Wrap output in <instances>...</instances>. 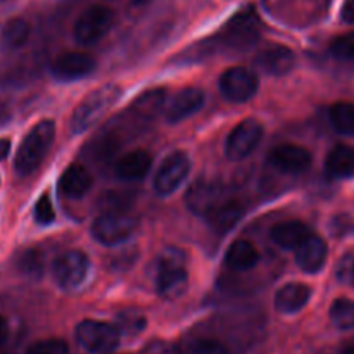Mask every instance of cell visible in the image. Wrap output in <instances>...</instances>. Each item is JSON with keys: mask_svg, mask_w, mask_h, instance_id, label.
Here are the masks:
<instances>
[{"mask_svg": "<svg viewBox=\"0 0 354 354\" xmlns=\"http://www.w3.org/2000/svg\"><path fill=\"white\" fill-rule=\"evenodd\" d=\"M55 138V123L52 120H41L31 128L19 144L14 158V169L19 176H28L41 165Z\"/></svg>", "mask_w": 354, "mask_h": 354, "instance_id": "1", "label": "cell"}, {"mask_svg": "<svg viewBox=\"0 0 354 354\" xmlns=\"http://www.w3.org/2000/svg\"><path fill=\"white\" fill-rule=\"evenodd\" d=\"M121 88L114 83L99 86L92 90L82 102L76 106L75 113L71 116V130L73 133H83L90 130L97 121L106 116L107 111L120 100Z\"/></svg>", "mask_w": 354, "mask_h": 354, "instance_id": "2", "label": "cell"}, {"mask_svg": "<svg viewBox=\"0 0 354 354\" xmlns=\"http://www.w3.org/2000/svg\"><path fill=\"white\" fill-rule=\"evenodd\" d=\"M156 287L162 299H178L189 289V273L185 268V254L180 249L169 248L162 252L158 263Z\"/></svg>", "mask_w": 354, "mask_h": 354, "instance_id": "3", "label": "cell"}, {"mask_svg": "<svg viewBox=\"0 0 354 354\" xmlns=\"http://www.w3.org/2000/svg\"><path fill=\"white\" fill-rule=\"evenodd\" d=\"M230 190L216 180H197L185 194V204L192 213L207 218L213 211L230 201Z\"/></svg>", "mask_w": 354, "mask_h": 354, "instance_id": "4", "label": "cell"}, {"mask_svg": "<svg viewBox=\"0 0 354 354\" xmlns=\"http://www.w3.org/2000/svg\"><path fill=\"white\" fill-rule=\"evenodd\" d=\"M76 342L82 346L85 351L93 354L111 353L118 348L121 339L120 328L107 322L99 320H83L76 327Z\"/></svg>", "mask_w": 354, "mask_h": 354, "instance_id": "5", "label": "cell"}, {"mask_svg": "<svg viewBox=\"0 0 354 354\" xmlns=\"http://www.w3.org/2000/svg\"><path fill=\"white\" fill-rule=\"evenodd\" d=\"M259 19L254 9L241 10L235 17L228 21L227 28L220 35V41L232 50H245L258 41Z\"/></svg>", "mask_w": 354, "mask_h": 354, "instance_id": "6", "label": "cell"}, {"mask_svg": "<svg viewBox=\"0 0 354 354\" xmlns=\"http://www.w3.org/2000/svg\"><path fill=\"white\" fill-rule=\"evenodd\" d=\"M114 24L113 9L106 6H92L80 14L75 24V38L82 45H92L102 40Z\"/></svg>", "mask_w": 354, "mask_h": 354, "instance_id": "7", "label": "cell"}, {"mask_svg": "<svg viewBox=\"0 0 354 354\" xmlns=\"http://www.w3.org/2000/svg\"><path fill=\"white\" fill-rule=\"evenodd\" d=\"M137 221L121 211H107L92 225V235L104 245H116L131 237Z\"/></svg>", "mask_w": 354, "mask_h": 354, "instance_id": "8", "label": "cell"}, {"mask_svg": "<svg viewBox=\"0 0 354 354\" xmlns=\"http://www.w3.org/2000/svg\"><path fill=\"white\" fill-rule=\"evenodd\" d=\"M190 171V159L185 152H171L159 166L154 176V190L158 196L166 197L180 189Z\"/></svg>", "mask_w": 354, "mask_h": 354, "instance_id": "9", "label": "cell"}, {"mask_svg": "<svg viewBox=\"0 0 354 354\" xmlns=\"http://www.w3.org/2000/svg\"><path fill=\"white\" fill-rule=\"evenodd\" d=\"M263 138V124L254 118L242 120L230 131L225 145V152L230 161H241L251 156Z\"/></svg>", "mask_w": 354, "mask_h": 354, "instance_id": "10", "label": "cell"}, {"mask_svg": "<svg viewBox=\"0 0 354 354\" xmlns=\"http://www.w3.org/2000/svg\"><path fill=\"white\" fill-rule=\"evenodd\" d=\"M220 92L230 102H248L258 92V76L244 66L227 69L220 76Z\"/></svg>", "mask_w": 354, "mask_h": 354, "instance_id": "11", "label": "cell"}, {"mask_svg": "<svg viewBox=\"0 0 354 354\" xmlns=\"http://www.w3.org/2000/svg\"><path fill=\"white\" fill-rule=\"evenodd\" d=\"M88 275V258L82 251H66L54 263V279L62 289H78Z\"/></svg>", "mask_w": 354, "mask_h": 354, "instance_id": "12", "label": "cell"}, {"mask_svg": "<svg viewBox=\"0 0 354 354\" xmlns=\"http://www.w3.org/2000/svg\"><path fill=\"white\" fill-rule=\"evenodd\" d=\"M95 59L86 52H64L52 62V76L59 82H75L92 75L95 69Z\"/></svg>", "mask_w": 354, "mask_h": 354, "instance_id": "13", "label": "cell"}, {"mask_svg": "<svg viewBox=\"0 0 354 354\" xmlns=\"http://www.w3.org/2000/svg\"><path fill=\"white\" fill-rule=\"evenodd\" d=\"M268 162L279 171L297 175L310 168L311 154L308 149L301 147V145L282 144L270 152Z\"/></svg>", "mask_w": 354, "mask_h": 354, "instance_id": "14", "label": "cell"}, {"mask_svg": "<svg viewBox=\"0 0 354 354\" xmlns=\"http://www.w3.org/2000/svg\"><path fill=\"white\" fill-rule=\"evenodd\" d=\"M254 64L265 75L283 76L289 75L296 66V54L286 45H268L261 52H258Z\"/></svg>", "mask_w": 354, "mask_h": 354, "instance_id": "15", "label": "cell"}, {"mask_svg": "<svg viewBox=\"0 0 354 354\" xmlns=\"http://www.w3.org/2000/svg\"><path fill=\"white\" fill-rule=\"evenodd\" d=\"M204 100H206V95H204L203 90L196 88V86H187V88L178 90L166 106V120L169 123H180V121L187 120L204 106Z\"/></svg>", "mask_w": 354, "mask_h": 354, "instance_id": "16", "label": "cell"}, {"mask_svg": "<svg viewBox=\"0 0 354 354\" xmlns=\"http://www.w3.org/2000/svg\"><path fill=\"white\" fill-rule=\"evenodd\" d=\"M327 242L318 235L311 234L296 249V263L303 272L317 273L324 268L325 261H327Z\"/></svg>", "mask_w": 354, "mask_h": 354, "instance_id": "17", "label": "cell"}, {"mask_svg": "<svg viewBox=\"0 0 354 354\" xmlns=\"http://www.w3.org/2000/svg\"><path fill=\"white\" fill-rule=\"evenodd\" d=\"M311 297V290L306 283L290 282L280 287L275 294V310L282 315H294L303 310Z\"/></svg>", "mask_w": 354, "mask_h": 354, "instance_id": "18", "label": "cell"}, {"mask_svg": "<svg viewBox=\"0 0 354 354\" xmlns=\"http://www.w3.org/2000/svg\"><path fill=\"white\" fill-rule=\"evenodd\" d=\"M310 235V227L303 221H283V223L275 225L270 232L272 241L286 251H296Z\"/></svg>", "mask_w": 354, "mask_h": 354, "instance_id": "19", "label": "cell"}, {"mask_svg": "<svg viewBox=\"0 0 354 354\" xmlns=\"http://www.w3.org/2000/svg\"><path fill=\"white\" fill-rule=\"evenodd\" d=\"M152 165V158L149 152L137 149V151H131L128 154H124L120 161L116 162V175L121 180H128V182H133V180H142L149 173Z\"/></svg>", "mask_w": 354, "mask_h": 354, "instance_id": "20", "label": "cell"}, {"mask_svg": "<svg viewBox=\"0 0 354 354\" xmlns=\"http://www.w3.org/2000/svg\"><path fill=\"white\" fill-rule=\"evenodd\" d=\"M92 187V176L82 165H71L59 180V189L69 199H80Z\"/></svg>", "mask_w": 354, "mask_h": 354, "instance_id": "21", "label": "cell"}, {"mask_svg": "<svg viewBox=\"0 0 354 354\" xmlns=\"http://www.w3.org/2000/svg\"><path fill=\"white\" fill-rule=\"evenodd\" d=\"M225 263L235 272H248L259 263V252L249 241H235L225 254Z\"/></svg>", "mask_w": 354, "mask_h": 354, "instance_id": "22", "label": "cell"}, {"mask_svg": "<svg viewBox=\"0 0 354 354\" xmlns=\"http://www.w3.org/2000/svg\"><path fill=\"white\" fill-rule=\"evenodd\" d=\"M325 171L332 178H349L354 175V149L335 145L325 159Z\"/></svg>", "mask_w": 354, "mask_h": 354, "instance_id": "23", "label": "cell"}, {"mask_svg": "<svg viewBox=\"0 0 354 354\" xmlns=\"http://www.w3.org/2000/svg\"><path fill=\"white\" fill-rule=\"evenodd\" d=\"M242 214H244V206L239 201L230 199L223 206L218 207L216 211H213L207 216V221L216 234H227L230 228H234L239 223Z\"/></svg>", "mask_w": 354, "mask_h": 354, "instance_id": "24", "label": "cell"}, {"mask_svg": "<svg viewBox=\"0 0 354 354\" xmlns=\"http://www.w3.org/2000/svg\"><path fill=\"white\" fill-rule=\"evenodd\" d=\"M166 104V90L165 88H152L142 93L133 104L131 109L140 118H154L156 114L165 109Z\"/></svg>", "mask_w": 354, "mask_h": 354, "instance_id": "25", "label": "cell"}, {"mask_svg": "<svg viewBox=\"0 0 354 354\" xmlns=\"http://www.w3.org/2000/svg\"><path fill=\"white\" fill-rule=\"evenodd\" d=\"M0 38L7 48L23 47L30 38V23L23 17H12L3 24Z\"/></svg>", "mask_w": 354, "mask_h": 354, "instance_id": "26", "label": "cell"}, {"mask_svg": "<svg viewBox=\"0 0 354 354\" xmlns=\"http://www.w3.org/2000/svg\"><path fill=\"white\" fill-rule=\"evenodd\" d=\"M332 127L341 135L354 137V104L353 102H335L328 111Z\"/></svg>", "mask_w": 354, "mask_h": 354, "instance_id": "27", "label": "cell"}, {"mask_svg": "<svg viewBox=\"0 0 354 354\" xmlns=\"http://www.w3.org/2000/svg\"><path fill=\"white\" fill-rule=\"evenodd\" d=\"M330 320L339 330H351L354 328V301L346 299H335L330 308Z\"/></svg>", "mask_w": 354, "mask_h": 354, "instance_id": "28", "label": "cell"}, {"mask_svg": "<svg viewBox=\"0 0 354 354\" xmlns=\"http://www.w3.org/2000/svg\"><path fill=\"white\" fill-rule=\"evenodd\" d=\"M182 354H230L228 348L216 339H190L183 344Z\"/></svg>", "mask_w": 354, "mask_h": 354, "instance_id": "29", "label": "cell"}, {"mask_svg": "<svg viewBox=\"0 0 354 354\" xmlns=\"http://www.w3.org/2000/svg\"><path fill=\"white\" fill-rule=\"evenodd\" d=\"M330 54L341 61H354V31L334 38L330 44Z\"/></svg>", "mask_w": 354, "mask_h": 354, "instance_id": "30", "label": "cell"}, {"mask_svg": "<svg viewBox=\"0 0 354 354\" xmlns=\"http://www.w3.org/2000/svg\"><path fill=\"white\" fill-rule=\"evenodd\" d=\"M26 354H69V348L62 339H44L33 342Z\"/></svg>", "mask_w": 354, "mask_h": 354, "instance_id": "31", "label": "cell"}, {"mask_svg": "<svg viewBox=\"0 0 354 354\" xmlns=\"http://www.w3.org/2000/svg\"><path fill=\"white\" fill-rule=\"evenodd\" d=\"M19 268L26 275H41L44 259H41L40 252L37 249H28V251H24L19 258Z\"/></svg>", "mask_w": 354, "mask_h": 354, "instance_id": "32", "label": "cell"}, {"mask_svg": "<svg viewBox=\"0 0 354 354\" xmlns=\"http://www.w3.org/2000/svg\"><path fill=\"white\" fill-rule=\"evenodd\" d=\"M35 220L40 225H50L55 220V211L48 194H44L35 204Z\"/></svg>", "mask_w": 354, "mask_h": 354, "instance_id": "33", "label": "cell"}, {"mask_svg": "<svg viewBox=\"0 0 354 354\" xmlns=\"http://www.w3.org/2000/svg\"><path fill=\"white\" fill-rule=\"evenodd\" d=\"M335 275H337L339 282L354 283V252H349L339 261Z\"/></svg>", "mask_w": 354, "mask_h": 354, "instance_id": "34", "label": "cell"}, {"mask_svg": "<svg viewBox=\"0 0 354 354\" xmlns=\"http://www.w3.org/2000/svg\"><path fill=\"white\" fill-rule=\"evenodd\" d=\"M144 324H145V320L144 318L140 317V315H133V318H128V313H121V317H120V327L118 328H121V330H130V332H138V330H142V327H144ZM120 330V332H121Z\"/></svg>", "mask_w": 354, "mask_h": 354, "instance_id": "35", "label": "cell"}, {"mask_svg": "<svg viewBox=\"0 0 354 354\" xmlns=\"http://www.w3.org/2000/svg\"><path fill=\"white\" fill-rule=\"evenodd\" d=\"M342 19L346 23H354V0H346L342 7Z\"/></svg>", "mask_w": 354, "mask_h": 354, "instance_id": "36", "label": "cell"}, {"mask_svg": "<svg viewBox=\"0 0 354 354\" xmlns=\"http://www.w3.org/2000/svg\"><path fill=\"white\" fill-rule=\"evenodd\" d=\"M7 335H9V325L3 317H0V346L7 341Z\"/></svg>", "mask_w": 354, "mask_h": 354, "instance_id": "37", "label": "cell"}, {"mask_svg": "<svg viewBox=\"0 0 354 354\" xmlns=\"http://www.w3.org/2000/svg\"><path fill=\"white\" fill-rule=\"evenodd\" d=\"M10 151V142L7 138H0V159H6Z\"/></svg>", "mask_w": 354, "mask_h": 354, "instance_id": "38", "label": "cell"}, {"mask_svg": "<svg viewBox=\"0 0 354 354\" xmlns=\"http://www.w3.org/2000/svg\"><path fill=\"white\" fill-rule=\"evenodd\" d=\"M341 354H354V339H351L349 342H346Z\"/></svg>", "mask_w": 354, "mask_h": 354, "instance_id": "39", "label": "cell"}, {"mask_svg": "<svg viewBox=\"0 0 354 354\" xmlns=\"http://www.w3.org/2000/svg\"><path fill=\"white\" fill-rule=\"evenodd\" d=\"M131 2H133V3H145V2H149V0H131Z\"/></svg>", "mask_w": 354, "mask_h": 354, "instance_id": "40", "label": "cell"}, {"mask_svg": "<svg viewBox=\"0 0 354 354\" xmlns=\"http://www.w3.org/2000/svg\"><path fill=\"white\" fill-rule=\"evenodd\" d=\"M3 2H7V0H0V3H3Z\"/></svg>", "mask_w": 354, "mask_h": 354, "instance_id": "41", "label": "cell"}]
</instances>
